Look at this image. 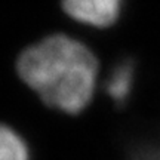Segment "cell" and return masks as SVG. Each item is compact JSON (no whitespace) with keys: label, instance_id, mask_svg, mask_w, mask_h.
Here are the masks:
<instances>
[{"label":"cell","instance_id":"1","mask_svg":"<svg viewBox=\"0 0 160 160\" xmlns=\"http://www.w3.org/2000/svg\"><path fill=\"white\" fill-rule=\"evenodd\" d=\"M17 70L48 107L79 114L93 98L98 61L91 49L65 34H53L27 48Z\"/></svg>","mask_w":160,"mask_h":160},{"label":"cell","instance_id":"2","mask_svg":"<svg viewBox=\"0 0 160 160\" xmlns=\"http://www.w3.org/2000/svg\"><path fill=\"white\" fill-rule=\"evenodd\" d=\"M123 0H62L65 13L82 24L107 28L117 21Z\"/></svg>","mask_w":160,"mask_h":160},{"label":"cell","instance_id":"3","mask_svg":"<svg viewBox=\"0 0 160 160\" xmlns=\"http://www.w3.org/2000/svg\"><path fill=\"white\" fill-rule=\"evenodd\" d=\"M133 76L135 67L131 59H125L111 70L108 80H107V93L117 105L123 104L129 98L133 86Z\"/></svg>","mask_w":160,"mask_h":160},{"label":"cell","instance_id":"4","mask_svg":"<svg viewBox=\"0 0 160 160\" xmlns=\"http://www.w3.org/2000/svg\"><path fill=\"white\" fill-rule=\"evenodd\" d=\"M0 160H30L22 137L6 125H0Z\"/></svg>","mask_w":160,"mask_h":160},{"label":"cell","instance_id":"5","mask_svg":"<svg viewBox=\"0 0 160 160\" xmlns=\"http://www.w3.org/2000/svg\"><path fill=\"white\" fill-rule=\"evenodd\" d=\"M128 160H160V138L135 145L131 150Z\"/></svg>","mask_w":160,"mask_h":160}]
</instances>
